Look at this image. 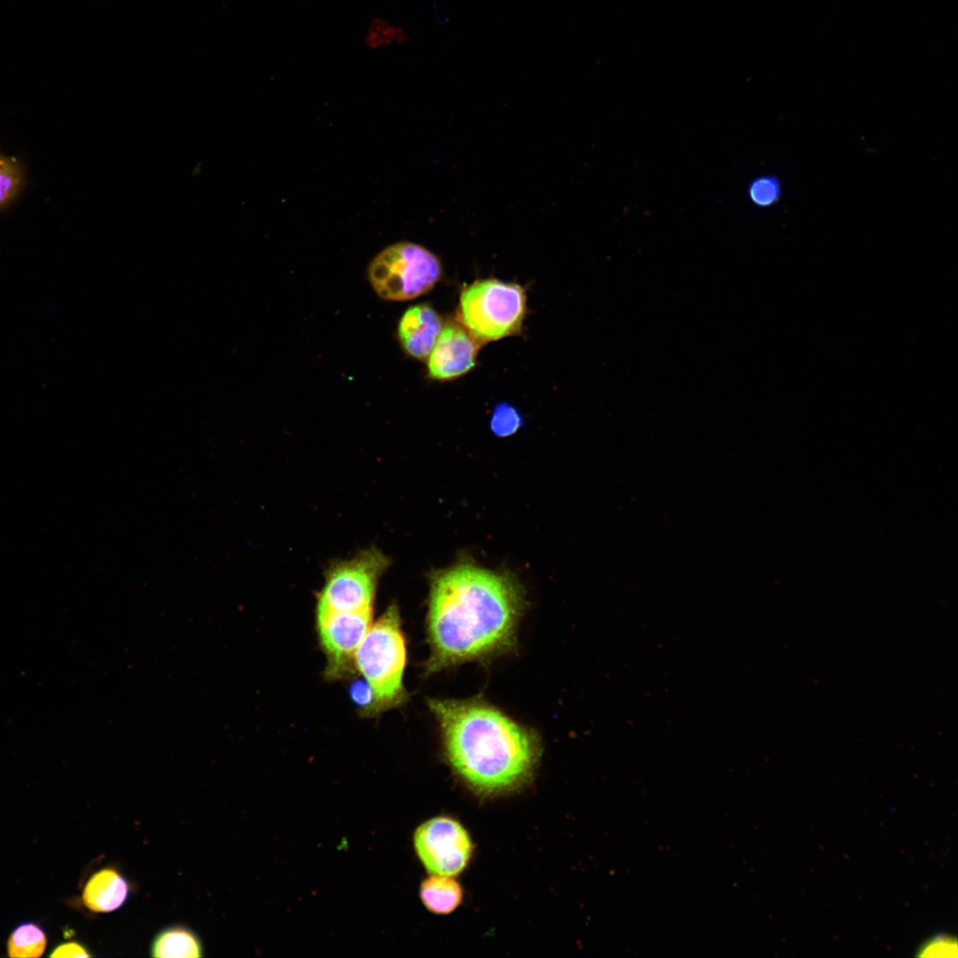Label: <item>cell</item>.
Wrapping results in <instances>:
<instances>
[{
  "label": "cell",
  "mask_w": 958,
  "mask_h": 958,
  "mask_svg": "<svg viewBox=\"0 0 958 958\" xmlns=\"http://www.w3.org/2000/svg\"><path fill=\"white\" fill-rule=\"evenodd\" d=\"M956 951L955 939L946 935H938L922 946L919 955L952 956V953L956 954Z\"/></svg>",
  "instance_id": "cell-18"
},
{
  "label": "cell",
  "mask_w": 958,
  "mask_h": 958,
  "mask_svg": "<svg viewBox=\"0 0 958 958\" xmlns=\"http://www.w3.org/2000/svg\"><path fill=\"white\" fill-rule=\"evenodd\" d=\"M90 949L79 941H67L57 945L49 954L50 957H91Z\"/></svg>",
  "instance_id": "cell-19"
},
{
  "label": "cell",
  "mask_w": 958,
  "mask_h": 958,
  "mask_svg": "<svg viewBox=\"0 0 958 958\" xmlns=\"http://www.w3.org/2000/svg\"><path fill=\"white\" fill-rule=\"evenodd\" d=\"M46 946L47 935L44 929L31 921L23 922L16 926L7 940V951L10 957H40Z\"/></svg>",
  "instance_id": "cell-13"
},
{
  "label": "cell",
  "mask_w": 958,
  "mask_h": 958,
  "mask_svg": "<svg viewBox=\"0 0 958 958\" xmlns=\"http://www.w3.org/2000/svg\"><path fill=\"white\" fill-rule=\"evenodd\" d=\"M525 309L526 295L520 285L479 279L462 290L457 321L483 344L517 334Z\"/></svg>",
  "instance_id": "cell-4"
},
{
  "label": "cell",
  "mask_w": 958,
  "mask_h": 958,
  "mask_svg": "<svg viewBox=\"0 0 958 958\" xmlns=\"http://www.w3.org/2000/svg\"><path fill=\"white\" fill-rule=\"evenodd\" d=\"M420 897L428 911L444 915L459 907L463 891L452 876L432 875L421 883Z\"/></svg>",
  "instance_id": "cell-12"
},
{
  "label": "cell",
  "mask_w": 958,
  "mask_h": 958,
  "mask_svg": "<svg viewBox=\"0 0 958 958\" xmlns=\"http://www.w3.org/2000/svg\"><path fill=\"white\" fill-rule=\"evenodd\" d=\"M444 751L456 775L476 795L492 797L528 783L541 754L538 735L479 701H428Z\"/></svg>",
  "instance_id": "cell-2"
},
{
  "label": "cell",
  "mask_w": 958,
  "mask_h": 958,
  "mask_svg": "<svg viewBox=\"0 0 958 958\" xmlns=\"http://www.w3.org/2000/svg\"><path fill=\"white\" fill-rule=\"evenodd\" d=\"M522 424V418L519 412L506 403L499 404L495 407L490 421L492 432L500 437L513 435Z\"/></svg>",
  "instance_id": "cell-17"
},
{
  "label": "cell",
  "mask_w": 958,
  "mask_h": 958,
  "mask_svg": "<svg viewBox=\"0 0 958 958\" xmlns=\"http://www.w3.org/2000/svg\"><path fill=\"white\" fill-rule=\"evenodd\" d=\"M748 195L755 206L770 207L780 200L781 185L779 179L773 176H760L750 184Z\"/></svg>",
  "instance_id": "cell-15"
},
{
  "label": "cell",
  "mask_w": 958,
  "mask_h": 958,
  "mask_svg": "<svg viewBox=\"0 0 958 958\" xmlns=\"http://www.w3.org/2000/svg\"><path fill=\"white\" fill-rule=\"evenodd\" d=\"M21 179V171L16 161L0 153V208L16 195Z\"/></svg>",
  "instance_id": "cell-16"
},
{
  "label": "cell",
  "mask_w": 958,
  "mask_h": 958,
  "mask_svg": "<svg viewBox=\"0 0 958 958\" xmlns=\"http://www.w3.org/2000/svg\"><path fill=\"white\" fill-rule=\"evenodd\" d=\"M150 955L161 958H198L204 956L199 935L184 924H173L159 931L150 945Z\"/></svg>",
  "instance_id": "cell-11"
},
{
  "label": "cell",
  "mask_w": 958,
  "mask_h": 958,
  "mask_svg": "<svg viewBox=\"0 0 958 958\" xmlns=\"http://www.w3.org/2000/svg\"><path fill=\"white\" fill-rule=\"evenodd\" d=\"M523 599L510 577L469 564L436 575L427 620L428 673L509 651Z\"/></svg>",
  "instance_id": "cell-1"
},
{
  "label": "cell",
  "mask_w": 958,
  "mask_h": 958,
  "mask_svg": "<svg viewBox=\"0 0 958 958\" xmlns=\"http://www.w3.org/2000/svg\"><path fill=\"white\" fill-rule=\"evenodd\" d=\"M416 853L432 875L456 876L467 867L473 843L467 829L455 819L437 816L418 827L413 835Z\"/></svg>",
  "instance_id": "cell-7"
},
{
  "label": "cell",
  "mask_w": 958,
  "mask_h": 958,
  "mask_svg": "<svg viewBox=\"0 0 958 958\" xmlns=\"http://www.w3.org/2000/svg\"><path fill=\"white\" fill-rule=\"evenodd\" d=\"M444 326L439 314L428 303L411 306L401 316L397 338L409 356L427 360Z\"/></svg>",
  "instance_id": "cell-9"
},
{
  "label": "cell",
  "mask_w": 958,
  "mask_h": 958,
  "mask_svg": "<svg viewBox=\"0 0 958 958\" xmlns=\"http://www.w3.org/2000/svg\"><path fill=\"white\" fill-rule=\"evenodd\" d=\"M481 346L457 320L445 323L427 359L428 376L448 381L467 373L475 366Z\"/></svg>",
  "instance_id": "cell-8"
},
{
  "label": "cell",
  "mask_w": 958,
  "mask_h": 958,
  "mask_svg": "<svg viewBox=\"0 0 958 958\" xmlns=\"http://www.w3.org/2000/svg\"><path fill=\"white\" fill-rule=\"evenodd\" d=\"M130 883L114 866L94 872L85 883L82 901L94 913H111L121 908L130 894Z\"/></svg>",
  "instance_id": "cell-10"
},
{
  "label": "cell",
  "mask_w": 958,
  "mask_h": 958,
  "mask_svg": "<svg viewBox=\"0 0 958 958\" xmlns=\"http://www.w3.org/2000/svg\"><path fill=\"white\" fill-rule=\"evenodd\" d=\"M442 265L425 247L395 242L370 262L367 276L375 293L388 301H407L428 293L439 280Z\"/></svg>",
  "instance_id": "cell-5"
},
{
  "label": "cell",
  "mask_w": 958,
  "mask_h": 958,
  "mask_svg": "<svg viewBox=\"0 0 958 958\" xmlns=\"http://www.w3.org/2000/svg\"><path fill=\"white\" fill-rule=\"evenodd\" d=\"M409 40L404 28L381 17H373L366 28L364 43L370 50H378L393 43L404 44Z\"/></svg>",
  "instance_id": "cell-14"
},
{
  "label": "cell",
  "mask_w": 958,
  "mask_h": 958,
  "mask_svg": "<svg viewBox=\"0 0 958 958\" xmlns=\"http://www.w3.org/2000/svg\"><path fill=\"white\" fill-rule=\"evenodd\" d=\"M405 662L400 616L392 605L373 622L353 657V664L369 687L372 711L389 708L404 699Z\"/></svg>",
  "instance_id": "cell-3"
},
{
  "label": "cell",
  "mask_w": 958,
  "mask_h": 958,
  "mask_svg": "<svg viewBox=\"0 0 958 958\" xmlns=\"http://www.w3.org/2000/svg\"><path fill=\"white\" fill-rule=\"evenodd\" d=\"M384 563L381 554L368 552L335 566L326 576L317 609L343 612L373 610L376 583Z\"/></svg>",
  "instance_id": "cell-6"
}]
</instances>
